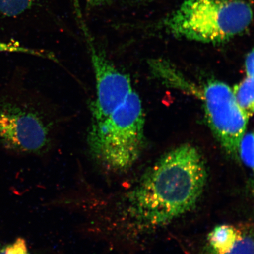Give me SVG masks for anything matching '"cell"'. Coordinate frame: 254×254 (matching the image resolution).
<instances>
[{"label": "cell", "mask_w": 254, "mask_h": 254, "mask_svg": "<svg viewBox=\"0 0 254 254\" xmlns=\"http://www.w3.org/2000/svg\"><path fill=\"white\" fill-rule=\"evenodd\" d=\"M253 18L252 5L245 0H187L161 25L173 36L218 44L244 33Z\"/></svg>", "instance_id": "cell-3"}, {"label": "cell", "mask_w": 254, "mask_h": 254, "mask_svg": "<svg viewBox=\"0 0 254 254\" xmlns=\"http://www.w3.org/2000/svg\"><path fill=\"white\" fill-rule=\"evenodd\" d=\"M208 171L198 149L184 144L163 155L128 195V212L141 227L156 228L188 213L201 198Z\"/></svg>", "instance_id": "cell-1"}, {"label": "cell", "mask_w": 254, "mask_h": 254, "mask_svg": "<svg viewBox=\"0 0 254 254\" xmlns=\"http://www.w3.org/2000/svg\"><path fill=\"white\" fill-rule=\"evenodd\" d=\"M142 1H145L147 2V1H151V0H142Z\"/></svg>", "instance_id": "cell-15"}, {"label": "cell", "mask_w": 254, "mask_h": 254, "mask_svg": "<svg viewBox=\"0 0 254 254\" xmlns=\"http://www.w3.org/2000/svg\"><path fill=\"white\" fill-rule=\"evenodd\" d=\"M144 127L141 100L132 90L110 116L90 125L87 144L92 158L110 172L128 170L141 154Z\"/></svg>", "instance_id": "cell-2"}, {"label": "cell", "mask_w": 254, "mask_h": 254, "mask_svg": "<svg viewBox=\"0 0 254 254\" xmlns=\"http://www.w3.org/2000/svg\"><path fill=\"white\" fill-rule=\"evenodd\" d=\"M85 1L89 7L98 8L109 4L111 0H85Z\"/></svg>", "instance_id": "cell-14"}, {"label": "cell", "mask_w": 254, "mask_h": 254, "mask_svg": "<svg viewBox=\"0 0 254 254\" xmlns=\"http://www.w3.org/2000/svg\"><path fill=\"white\" fill-rule=\"evenodd\" d=\"M36 0H0V17L14 18L29 10Z\"/></svg>", "instance_id": "cell-9"}, {"label": "cell", "mask_w": 254, "mask_h": 254, "mask_svg": "<svg viewBox=\"0 0 254 254\" xmlns=\"http://www.w3.org/2000/svg\"><path fill=\"white\" fill-rule=\"evenodd\" d=\"M0 254H31L26 241L18 238L13 243L0 248Z\"/></svg>", "instance_id": "cell-12"}, {"label": "cell", "mask_w": 254, "mask_h": 254, "mask_svg": "<svg viewBox=\"0 0 254 254\" xmlns=\"http://www.w3.org/2000/svg\"><path fill=\"white\" fill-rule=\"evenodd\" d=\"M246 77L254 78V51L248 54L245 60Z\"/></svg>", "instance_id": "cell-13"}, {"label": "cell", "mask_w": 254, "mask_h": 254, "mask_svg": "<svg viewBox=\"0 0 254 254\" xmlns=\"http://www.w3.org/2000/svg\"><path fill=\"white\" fill-rule=\"evenodd\" d=\"M244 167L253 171L254 168V136L253 133L244 135L238 151V161Z\"/></svg>", "instance_id": "cell-10"}, {"label": "cell", "mask_w": 254, "mask_h": 254, "mask_svg": "<svg viewBox=\"0 0 254 254\" xmlns=\"http://www.w3.org/2000/svg\"><path fill=\"white\" fill-rule=\"evenodd\" d=\"M88 47L96 86V97L90 106L91 125H94L110 116L132 88L129 76L120 71L90 39Z\"/></svg>", "instance_id": "cell-6"}, {"label": "cell", "mask_w": 254, "mask_h": 254, "mask_svg": "<svg viewBox=\"0 0 254 254\" xmlns=\"http://www.w3.org/2000/svg\"><path fill=\"white\" fill-rule=\"evenodd\" d=\"M232 90L238 107L249 119L254 113V78L246 77Z\"/></svg>", "instance_id": "cell-8"}, {"label": "cell", "mask_w": 254, "mask_h": 254, "mask_svg": "<svg viewBox=\"0 0 254 254\" xmlns=\"http://www.w3.org/2000/svg\"><path fill=\"white\" fill-rule=\"evenodd\" d=\"M53 123L43 111L25 101L0 100V144L6 150L39 154L52 144Z\"/></svg>", "instance_id": "cell-4"}, {"label": "cell", "mask_w": 254, "mask_h": 254, "mask_svg": "<svg viewBox=\"0 0 254 254\" xmlns=\"http://www.w3.org/2000/svg\"><path fill=\"white\" fill-rule=\"evenodd\" d=\"M198 96L204 103L211 131L226 153L238 162L240 142L249 119L238 107L232 88L223 82L211 81Z\"/></svg>", "instance_id": "cell-5"}, {"label": "cell", "mask_w": 254, "mask_h": 254, "mask_svg": "<svg viewBox=\"0 0 254 254\" xmlns=\"http://www.w3.org/2000/svg\"><path fill=\"white\" fill-rule=\"evenodd\" d=\"M1 52L27 54V55L43 57V58L55 60V61L56 60L55 57L52 54L42 50L32 49L30 48L24 47L15 41H8V42L0 41V53Z\"/></svg>", "instance_id": "cell-11"}, {"label": "cell", "mask_w": 254, "mask_h": 254, "mask_svg": "<svg viewBox=\"0 0 254 254\" xmlns=\"http://www.w3.org/2000/svg\"><path fill=\"white\" fill-rule=\"evenodd\" d=\"M253 234L231 224L215 226L208 235V254H254Z\"/></svg>", "instance_id": "cell-7"}]
</instances>
